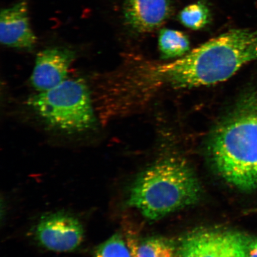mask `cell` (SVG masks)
Returning <instances> with one entry per match:
<instances>
[{"label": "cell", "instance_id": "obj_11", "mask_svg": "<svg viewBox=\"0 0 257 257\" xmlns=\"http://www.w3.org/2000/svg\"><path fill=\"white\" fill-rule=\"evenodd\" d=\"M178 19L181 24L189 30H201L210 23V9L204 2L199 1L183 9Z\"/></svg>", "mask_w": 257, "mask_h": 257}, {"label": "cell", "instance_id": "obj_14", "mask_svg": "<svg viewBox=\"0 0 257 257\" xmlns=\"http://www.w3.org/2000/svg\"><path fill=\"white\" fill-rule=\"evenodd\" d=\"M247 257H257V237H253Z\"/></svg>", "mask_w": 257, "mask_h": 257}, {"label": "cell", "instance_id": "obj_9", "mask_svg": "<svg viewBox=\"0 0 257 257\" xmlns=\"http://www.w3.org/2000/svg\"><path fill=\"white\" fill-rule=\"evenodd\" d=\"M0 41L6 47L23 50H31L36 45L37 38L31 28L28 5L25 0L2 10Z\"/></svg>", "mask_w": 257, "mask_h": 257}, {"label": "cell", "instance_id": "obj_8", "mask_svg": "<svg viewBox=\"0 0 257 257\" xmlns=\"http://www.w3.org/2000/svg\"><path fill=\"white\" fill-rule=\"evenodd\" d=\"M173 11V0H124V23L136 33H149L162 27Z\"/></svg>", "mask_w": 257, "mask_h": 257}, {"label": "cell", "instance_id": "obj_1", "mask_svg": "<svg viewBox=\"0 0 257 257\" xmlns=\"http://www.w3.org/2000/svg\"><path fill=\"white\" fill-rule=\"evenodd\" d=\"M257 60V28L233 29L171 63L157 66L155 81L175 88L209 86L229 79Z\"/></svg>", "mask_w": 257, "mask_h": 257}, {"label": "cell", "instance_id": "obj_5", "mask_svg": "<svg viewBox=\"0 0 257 257\" xmlns=\"http://www.w3.org/2000/svg\"><path fill=\"white\" fill-rule=\"evenodd\" d=\"M253 238L234 231H200L183 240L178 257H247Z\"/></svg>", "mask_w": 257, "mask_h": 257}, {"label": "cell", "instance_id": "obj_12", "mask_svg": "<svg viewBox=\"0 0 257 257\" xmlns=\"http://www.w3.org/2000/svg\"><path fill=\"white\" fill-rule=\"evenodd\" d=\"M133 257H178L171 244L160 239H150L138 244L131 243Z\"/></svg>", "mask_w": 257, "mask_h": 257}, {"label": "cell", "instance_id": "obj_4", "mask_svg": "<svg viewBox=\"0 0 257 257\" xmlns=\"http://www.w3.org/2000/svg\"><path fill=\"white\" fill-rule=\"evenodd\" d=\"M27 104L48 126L64 133L91 130L98 120L91 87L82 78L66 79L32 95Z\"/></svg>", "mask_w": 257, "mask_h": 257}, {"label": "cell", "instance_id": "obj_7", "mask_svg": "<svg viewBox=\"0 0 257 257\" xmlns=\"http://www.w3.org/2000/svg\"><path fill=\"white\" fill-rule=\"evenodd\" d=\"M76 58L75 51L64 47L47 48L37 54L31 83L38 92L56 87L66 80Z\"/></svg>", "mask_w": 257, "mask_h": 257}, {"label": "cell", "instance_id": "obj_10", "mask_svg": "<svg viewBox=\"0 0 257 257\" xmlns=\"http://www.w3.org/2000/svg\"><path fill=\"white\" fill-rule=\"evenodd\" d=\"M159 48L161 55L165 59L181 58L189 53L190 41L184 32L164 28L159 35Z\"/></svg>", "mask_w": 257, "mask_h": 257}, {"label": "cell", "instance_id": "obj_6", "mask_svg": "<svg viewBox=\"0 0 257 257\" xmlns=\"http://www.w3.org/2000/svg\"><path fill=\"white\" fill-rule=\"evenodd\" d=\"M38 242L56 252H70L80 245L83 237L82 225L72 215L57 212L41 218L36 230Z\"/></svg>", "mask_w": 257, "mask_h": 257}, {"label": "cell", "instance_id": "obj_3", "mask_svg": "<svg viewBox=\"0 0 257 257\" xmlns=\"http://www.w3.org/2000/svg\"><path fill=\"white\" fill-rule=\"evenodd\" d=\"M200 186L187 163L181 159L161 161L141 173L131 188L128 204L150 220H158L194 204Z\"/></svg>", "mask_w": 257, "mask_h": 257}, {"label": "cell", "instance_id": "obj_2", "mask_svg": "<svg viewBox=\"0 0 257 257\" xmlns=\"http://www.w3.org/2000/svg\"><path fill=\"white\" fill-rule=\"evenodd\" d=\"M215 168L243 191L257 188V86L241 96L208 141Z\"/></svg>", "mask_w": 257, "mask_h": 257}, {"label": "cell", "instance_id": "obj_13", "mask_svg": "<svg viewBox=\"0 0 257 257\" xmlns=\"http://www.w3.org/2000/svg\"><path fill=\"white\" fill-rule=\"evenodd\" d=\"M94 257H133L130 248L119 233L112 235L96 249Z\"/></svg>", "mask_w": 257, "mask_h": 257}]
</instances>
